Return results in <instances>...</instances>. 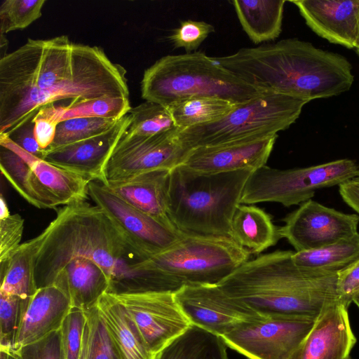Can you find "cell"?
<instances>
[{
  "instance_id": "603a6c76",
  "label": "cell",
  "mask_w": 359,
  "mask_h": 359,
  "mask_svg": "<svg viewBox=\"0 0 359 359\" xmlns=\"http://www.w3.org/2000/svg\"><path fill=\"white\" fill-rule=\"evenodd\" d=\"M53 284L67 294L72 307L86 311L95 306L100 298L108 292L110 280L99 264L79 257L69 262Z\"/></svg>"
},
{
  "instance_id": "836d02e7",
  "label": "cell",
  "mask_w": 359,
  "mask_h": 359,
  "mask_svg": "<svg viewBox=\"0 0 359 359\" xmlns=\"http://www.w3.org/2000/svg\"><path fill=\"white\" fill-rule=\"evenodd\" d=\"M131 109L127 97L104 96L66 104L61 121L78 117L119 120Z\"/></svg>"
},
{
  "instance_id": "5b68a950",
  "label": "cell",
  "mask_w": 359,
  "mask_h": 359,
  "mask_svg": "<svg viewBox=\"0 0 359 359\" xmlns=\"http://www.w3.org/2000/svg\"><path fill=\"white\" fill-rule=\"evenodd\" d=\"M254 170L200 173L175 167L168 191L171 223L184 234L229 237L233 216Z\"/></svg>"
},
{
  "instance_id": "f1b7e54d",
  "label": "cell",
  "mask_w": 359,
  "mask_h": 359,
  "mask_svg": "<svg viewBox=\"0 0 359 359\" xmlns=\"http://www.w3.org/2000/svg\"><path fill=\"white\" fill-rule=\"evenodd\" d=\"M153 359H228L222 339L191 325L154 355Z\"/></svg>"
},
{
  "instance_id": "9a60e30c",
  "label": "cell",
  "mask_w": 359,
  "mask_h": 359,
  "mask_svg": "<svg viewBox=\"0 0 359 359\" xmlns=\"http://www.w3.org/2000/svg\"><path fill=\"white\" fill-rule=\"evenodd\" d=\"M114 295L124 306L154 355L191 325L180 309L173 292Z\"/></svg>"
},
{
  "instance_id": "30bf717a",
  "label": "cell",
  "mask_w": 359,
  "mask_h": 359,
  "mask_svg": "<svg viewBox=\"0 0 359 359\" xmlns=\"http://www.w3.org/2000/svg\"><path fill=\"white\" fill-rule=\"evenodd\" d=\"M317 316H264L240 323L220 337L248 359H290L313 327Z\"/></svg>"
},
{
  "instance_id": "8992f818",
  "label": "cell",
  "mask_w": 359,
  "mask_h": 359,
  "mask_svg": "<svg viewBox=\"0 0 359 359\" xmlns=\"http://www.w3.org/2000/svg\"><path fill=\"white\" fill-rule=\"evenodd\" d=\"M264 91L246 83L213 57L200 51L161 57L144 71L141 81L142 97L165 107L201 96L220 97L238 104Z\"/></svg>"
},
{
  "instance_id": "ee69618b",
  "label": "cell",
  "mask_w": 359,
  "mask_h": 359,
  "mask_svg": "<svg viewBox=\"0 0 359 359\" xmlns=\"http://www.w3.org/2000/svg\"><path fill=\"white\" fill-rule=\"evenodd\" d=\"M34 116L5 134L27 152L42 158L44 151L41 149L35 138Z\"/></svg>"
},
{
  "instance_id": "681fc988",
  "label": "cell",
  "mask_w": 359,
  "mask_h": 359,
  "mask_svg": "<svg viewBox=\"0 0 359 359\" xmlns=\"http://www.w3.org/2000/svg\"><path fill=\"white\" fill-rule=\"evenodd\" d=\"M353 302L359 308V293H358L353 299Z\"/></svg>"
},
{
  "instance_id": "83f0119b",
  "label": "cell",
  "mask_w": 359,
  "mask_h": 359,
  "mask_svg": "<svg viewBox=\"0 0 359 359\" xmlns=\"http://www.w3.org/2000/svg\"><path fill=\"white\" fill-rule=\"evenodd\" d=\"M0 168L9 183L29 203L40 209H55L60 203L40 182L29 165L10 149L1 146Z\"/></svg>"
},
{
  "instance_id": "1f68e13d",
  "label": "cell",
  "mask_w": 359,
  "mask_h": 359,
  "mask_svg": "<svg viewBox=\"0 0 359 359\" xmlns=\"http://www.w3.org/2000/svg\"><path fill=\"white\" fill-rule=\"evenodd\" d=\"M129 113L131 121L126 133L130 135L152 136L178 129L168 108L156 102L145 101Z\"/></svg>"
},
{
  "instance_id": "7c38bea8",
  "label": "cell",
  "mask_w": 359,
  "mask_h": 359,
  "mask_svg": "<svg viewBox=\"0 0 359 359\" xmlns=\"http://www.w3.org/2000/svg\"><path fill=\"white\" fill-rule=\"evenodd\" d=\"M180 130L152 136L130 135L125 132L104 166L103 184L156 170H172L180 165L190 151L182 141Z\"/></svg>"
},
{
  "instance_id": "8d00e7d4",
  "label": "cell",
  "mask_w": 359,
  "mask_h": 359,
  "mask_svg": "<svg viewBox=\"0 0 359 359\" xmlns=\"http://www.w3.org/2000/svg\"><path fill=\"white\" fill-rule=\"evenodd\" d=\"M87 316L84 311L72 307L61 328L64 359H80Z\"/></svg>"
},
{
  "instance_id": "5bb4252c",
  "label": "cell",
  "mask_w": 359,
  "mask_h": 359,
  "mask_svg": "<svg viewBox=\"0 0 359 359\" xmlns=\"http://www.w3.org/2000/svg\"><path fill=\"white\" fill-rule=\"evenodd\" d=\"M175 297L191 325L219 337L241 323L264 316L227 295L218 285H184Z\"/></svg>"
},
{
  "instance_id": "f907efd6",
  "label": "cell",
  "mask_w": 359,
  "mask_h": 359,
  "mask_svg": "<svg viewBox=\"0 0 359 359\" xmlns=\"http://www.w3.org/2000/svg\"><path fill=\"white\" fill-rule=\"evenodd\" d=\"M354 48L355 49L356 53L359 55V32H358V36L357 41H356L355 46Z\"/></svg>"
},
{
  "instance_id": "4316f807",
  "label": "cell",
  "mask_w": 359,
  "mask_h": 359,
  "mask_svg": "<svg viewBox=\"0 0 359 359\" xmlns=\"http://www.w3.org/2000/svg\"><path fill=\"white\" fill-rule=\"evenodd\" d=\"M42 241L41 233L22 243L13 256L0 264V292L32 298L38 290L35 262Z\"/></svg>"
},
{
  "instance_id": "3957f363",
  "label": "cell",
  "mask_w": 359,
  "mask_h": 359,
  "mask_svg": "<svg viewBox=\"0 0 359 359\" xmlns=\"http://www.w3.org/2000/svg\"><path fill=\"white\" fill-rule=\"evenodd\" d=\"M238 68L241 78L253 87L308 102L338 95L354 81L346 57L297 39L245 48Z\"/></svg>"
},
{
  "instance_id": "277c9868",
  "label": "cell",
  "mask_w": 359,
  "mask_h": 359,
  "mask_svg": "<svg viewBox=\"0 0 359 359\" xmlns=\"http://www.w3.org/2000/svg\"><path fill=\"white\" fill-rule=\"evenodd\" d=\"M41 233L35 262L38 289L52 285L59 272L76 258L99 264L110 285L125 276L130 264L141 261L104 212L86 201L64 205Z\"/></svg>"
},
{
  "instance_id": "bcb514c9",
  "label": "cell",
  "mask_w": 359,
  "mask_h": 359,
  "mask_svg": "<svg viewBox=\"0 0 359 359\" xmlns=\"http://www.w3.org/2000/svg\"><path fill=\"white\" fill-rule=\"evenodd\" d=\"M89 333V325L87 321L83 332V345L80 359H88Z\"/></svg>"
},
{
  "instance_id": "60d3db41",
  "label": "cell",
  "mask_w": 359,
  "mask_h": 359,
  "mask_svg": "<svg viewBox=\"0 0 359 359\" xmlns=\"http://www.w3.org/2000/svg\"><path fill=\"white\" fill-rule=\"evenodd\" d=\"M11 351L18 359H64L60 329Z\"/></svg>"
},
{
  "instance_id": "74e56055",
  "label": "cell",
  "mask_w": 359,
  "mask_h": 359,
  "mask_svg": "<svg viewBox=\"0 0 359 359\" xmlns=\"http://www.w3.org/2000/svg\"><path fill=\"white\" fill-rule=\"evenodd\" d=\"M85 313L90 330L88 359H118L111 344L97 305Z\"/></svg>"
},
{
  "instance_id": "d4e9b609",
  "label": "cell",
  "mask_w": 359,
  "mask_h": 359,
  "mask_svg": "<svg viewBox=\"0 0 359 359\" xmlns=\"http://www.w3.org/2000/svg\"><path fill=\"white\" fill-rule=\"evenodd\" d=\"M229 237L250 254L258 255L280 238L271 216L254 205L241 204L231 223Z\"/></svg>"
},
{
  "instance_id": "484cf974",
  "label": "cell",
  "mask_w": 359,
  "mask_h": 359,
  "mask_svg": "<svg viewBox=\"0 0 359 359\" xmlns=\"http://www.w3.org/2000/svg\"><path fill=\"white\" fill-rule=\"evenodd\" d=\"M284 0H234L239 22L255 44L274 40L281 32Z\"/></svg>"
},
{
  "instance_id": "b9f144b4",
  "label": "cell",
  "mask_w": 359,
  "mask_h": 359,
  "mask_svg": "<svg viewBox=\"0 0 359 359\" xmlns=\"http://www.w3.org/2000/svg\"><path fill=\"white\" fill-rule=\"evenodd\" d=\"M24 223L19 214L0 219V264L8 261L20 246Z\"/></svg>"
},
{
  "instance_id": "f546056e",
  "label": "cell",
  "mask_w": 359,
  "mask_h": 359,
  "mask_svg": "<svg viewBox=\"0 0 359 359\" xmlns=\"http://www.w3.org/2000/svg\"><path fill=\"white\" fill-rule=\"evenodd\" d=\"M292 259L302 268L338 273L359 259V233L320 248L294 252Z\"/></svg>"
},
{
  "instance_id": "d6986e66",
  "label": "cell",
  "mask_w": 359,
  "mask_h": 359,
  "mask_svg": "<svg viewBox=\"0 0 359 359\" xmlns=\"http://www.w3.org/2000/svg\"><path fill=\"white\" fill-rule=\"evenodd\" d=\"M306 25L330 43L354 48L359 32V0H296Z\"/></svg>"
},
{
  "instance_id": "9c48e42d",
  "label": "cell",
  "mask_w": 359,
  "mask_h": 359,
  "mask_svg": "<svg viewBox=\"0 0 359 359\" xmlns=\"http://www.w3.org/2000/svg\"><path fill=\"white\" fill-rule=\"evenodd\" d=\"M359 166L343 158L306 168L280 170L264 165L255 170L244 187L241 204L278 203L285 207L312 199L316 191L355 178Z\"/></svg>"
},
{
  "instance_id": "ac0fdd59",
  "label": "cell",
  "mask_w": 359,
  "mask_h": 359,
  "mask_svg": "<svg viewBox=\"0 0 359 359\" xmlns=\"http://www.w3.org/2000/svg\"><path fill=\"white\" fill-rule=\"evenodd\" d=\"M278 137L191 149L179 165L196 172L219 173L266 165Z\"/></svg>"
},
{
  "instance_id": "4fadbf2b",
  "label": "cell",
  "mask_w": 359,
  "mask_h": 359,
  "mask_svg": "<svg viewBox=\"0 0 359 359\" xmlns=\"http://www.w3.org/2000/svg\"><path fill=\"white\" fill-rule=\"evenodd\" d=\"M278 228L295 252L315 250L357 233L359 215L347 214L312 199L305 201L284 219Z\"/></svg>"
},
{
  "instance_id": "f35d334b",
  "label": "cell",
  "mask_w": 359,
  "mask_h": 359,
  "mask_svg": "<svg viewBox=\"0 0 359 359\" xmlns=\"http://www.w3.org/2000/svg\"><path fill=\"white\" fill-rule=\"evenodd\" d=\"M215 32L214 27L204 21L184 20L168 36L175 48H183L187 53L195 52L206 38Z\"/></svg>"
},
{
  "instance_id": "44dd1931",
  "label": "cell",
  "mask_w": 359,
  "mask_h": 359,
  "mask_svg": "<svg viewBox=\"0 0 359 359\" xmlns=\"http://www.w3.org/2000/svg\"><path fill=\"white\" fill-rule=\"evenodd\" d=\"M170 171L156 170L105 185L132 206L174 226L168 215Z\"/></svg>"
},
{
  "instance_id": "d590c367",
  "label": "cell",
  "mask_w": 359,
  "mask_h": 359,
  "mask_svg": "<svg viewBox=\"0 0 359 359\" xmlns=\"http://www.w3.org/2000/svg\"><path fill=\"white\" fill-rule=\"evenodd\" d=\"M44 0H6L0 7V33L23 29L41 16Z\"/></svg>"
},
{
  "instance_id": "d6a6232c",
  "label": "cell",
  "mask_w": 359,
  "mask_h": 359,
  "mask_svg": "<svg viewBox=\"0 0 359 359\" xmlns=\"http://www.w3.org/2000/svg\"><path fill=\"white\" fill-rule=\"evenodd\" d=\"M118 121L88 117L64 120L57 125L54 140L46 151L101 135L112 128Z\"/></svg>"
},
{
  "instance_id": "4dcf8cb0",
  "label": "cell",
  "mask_w": 359,
  "mask_h": 359,
  "mask_svg": "<svg viewBox=\"0 0 359 359\" xmlns=\"http://www.w3.org/2000/svg\"><path fill=\"white\" fill-rule=\"evenodd\" d=\"M236 105L220 97L201 96L180 100L166 107L176 126L184 130L217 121L228 115Z\"/></svg>"
},
{
  "instance_id": "52a82bcc",
  "label": "cell",
  "mask_w": 359,
  "mask_h": 359,
  "mask_svg": "<svg viewBox=\"0 0 359 359\" xmlns=\"http://www.w3.org/2000/svg\"><path fill=\"white\" fill-rule=\"evenodd\" d=\"M309 102L288 95L265 90L236 107L214 123L180 130L183 144L191 149L252 142L277 135L299 118Z\"/></svg>"
},
{
  "instance_id": "ffe728a7",
  "label": "cell",
  "mask_w": 359,
  "mask_h": 359,
  "mask_svg": "<svg viewBox=\"0 0 359 359\" xmlns=\"http://www.w3.org/2000/svg\"><path fill=\"white\" fill-rule=\"evenodd\" d=\"M72 308L67 294L53 284L39 288L32 297L13 350L59 330Z\"/></svg>"
},
{
  "instance_id": "ba28073f",
  "label": "cell",
  "mask_w": 359,
  "mask_h": 359,
  "mask_svg": "<svg viewBox=\"0 0 359 359\" xmlns=\"http://www.w3.org/2000/svg\"><path fill=\"white\" fill-rule=\"evenodd\" d=\"M250 255L230 237L183 233L174 245L142 262L184 285H218Z\"/></svg>"
},
{
  "instance_id": "7a4b0ae2",
  "label": "cell",
  "mask_w": 359,
  "mask_h": 359,
  "mask_svg": "<svg viewBox=\"0 0 359 359\" xmlns=\"http://www.w3.org/2000/svg\"><path fill=\"white\" fill-rule=\"evenodd\" d=\"M293 253L276 250L260 255L218 285L263 316H318L326 305L339 301L338 273L299 267L292 261Z\"/></svg>"
},
{
  "instance_id": "ab89813d",
  "label": "cell",
  "mask_w": 359,
  "mask_h": 359,
  "mask_svg": "<svg viewBox=\"0 0 359 359\" xmlns=\"http://www.w3.org/2000/svg\"><path fill=\"white\" fill-rule=\"evenodd\" d=\"M66 105L52 103L42 107L33 118L34 135L41 149L46 151L53 143L57 126L62 121Z\"/></svg>"
},
{
  "instance_id": "7dc6e473",
  "label": "cell",
  "mask_w": 359,
  "mask_h": 359,
  "mask_svg": "<svg viewBox=\"0 0 359 359\" xmlns=\"http://www.w3.org/2000/svg\"><path fill=\"white\" fill-rule=\"evenodd\" d=\"M10 212L7 205V203L2 194L0 196V219L9 216Z\"/></svg>"
},
{
  "instance_id": "7bdbcfd3",
  "label": "cell",
  "mask_w": 359,
  "mask_h": 359,
  "mask_svg": "<svg viewBox=\"0 0 359 359\" xmlns=\"http://www.w3.org/2000/svg\"><path fill=\"white\" fill-rule=\"evenodd\" d=\"M337 293L339 301L348 308L353 297L359 293V259L338 272Z\"/></svg>"
},
{
  "instance_id": "f5cc1de1",
  "label": "cell",
  "mask_w": 359,
  "mask_h": 359,
  "mask_svg": "<svg viewBox=\"0 0 359 359\" xmlns=\"http://www.w3.org/2000/svg\"><path fill=\"white\" fill-rule=\"evenodd\" d=\"M9 359H18L14 353L11 351H9Z\"/></svg>"
},
{
  "instance_id": "cb8c5ba5",
  "label": "cell",
  "mask_w": 359,
  "mask_h": 359,
  "mask_svg": "<svg viewBox=\"0 0 359 359\" xmlns=\"http://www.w3.org/2000/svg\"><path fill=\"white\" fill-rule=\"evenodd\" d=\"M10 149L29 165L40 182L57 198L60 205L86 201L90 180L53 165L16 144H12Z\"/></svg>"
},
{
  "instance_id": "e575fe53",
  "label": "cell",
  "mask_w": 359,
  "mask_h": 359,
  "mask_svg": "<svg viewBox=\"0 0 359 359\" xmlns=\"http://www.w3.org/2000/svg\"><path fill=\"white\" fill-rule=\"evenodd\" d=\"M31 299L0 292V348H14Z\"/></svg>"
},
{
  "instance_id": "db71d44e",
  "label": "cell",
  "mask_w": 359,
  "mask_h": 359,
  "mask_svg": "<svg viewBox=\"0 0 359 359\" xmlns=\"http://www.w3.org/2000/svg\"><path fill=\"white\" fill-rule=\"evenodd\" d=\"M348 359H353V358H351L350 357V358H348Z\"/></svg>"
},
{
  "instance_id": "7402d4cb",
  "label": "cell",
  "mask_w": 359,
  "mask_h": 359,
  "mask_svg": "<svg viewBox=\"0 0 359 359\" xmlns=\"http://www.w3.org/2000/svg\"><path fill=\"white\" fill-rule=\"evenodd\" d=\"M97 307L118 359L154 358L135 323L114 294L104 293Z\"/></svg>"
},
{
  "instance_id": "2e32d148",
  "label": "cell",
  "mask_w": 359,
  "mask_h": 359,
  "mask_svg": "<svg viewBox=\"0 0 359 359\" xmlns=\"http://www.w3.org/2000/svg\"><path fill=\"white\" fill-rule=\"evenodd\" d=\"M348 307L336 301L326 305L290 359H348L357 339Z\"/></svg>"
},
{
  "instance_id": "f6af8a7d",
  "label": "cell",
  "mask_w": 359,
  "mask_h": 359,
  "mask_svg": "<svg viewBox=\"0 0 359 359\" xmlns=\"http://www.w3.org/2000/svg\"><path fill=\"white\" fill-rule=\"evenodd\" d=\"M342 200L359 215V185L348 181L339 185Z\"/></svg>"
},
{
  "instance_id": "c3c4849f",
  "label": "cell",
  "mask_w": 359,
  "mask_h": 359,
  "mask_svg": "<svg viewBox=\"0 0 359 359\" xmlns=\"http://www.w3.org/2000/svg\"><path fill=\"white\" fill-rule=\"evenodd\" d=\"M8 349L0 348V359H9Z\"/></svg>"
},
{
  "instance_id": "6da1fadb",
  "label": "cell",
  "mask_w": 359,
  "mask_h": 359,
  "mask_svg": "<svg viewBox=\"0 0 359 359\" xmlns=\"http://www.w3.org/2000/svg\"><path fill=\"white\" fill-rule=\"evenodd\" d=\"M126 73L98 46L74 43L65 35L28 39L0 60V133L61 100L128 97Z\"/></svg>"
},
{
  "instance_id": "8fae6325",
  "label": "cell",
  "mask_w": 359,
  "mask_h": 359,
  "mask_svg": "<svg viewBox=\"0 0 359 359\" xmlns=\"http://www.w3.org/2000/svg\"><path fill=\"white\" fill-rule=\"evenodd\" d=\"M88 194L141 261L168 250L183 236L174 226L132 206L102 182L90 181Z\"/></svg>"
},
{
  "instance_id": "e0dca14e",
  "label": "cell",
  "mask_w": 359,
  "mask_h": 359,
  "mask_svg": "<svg viewBox=\"0 0 359 359\" xmlns=\"http://www.w3.org/2000/svg\"><path fill=\"white\" fill-rule=\"evenodd\" d=\"M130 121L131 115L128 113L108 131L93 137L44 151L42 159L90 181L103 183L104 166Z\"/></svg>"
},
{
  "instance_id": "816d5d0a",
  "label": "cell",
  "mask_w": 359,
  "mask_h": 359,
  "mask_svg": "<svg viewBox=\"0 0 359 359\" xmlns=\"http://www.w3.org/2000/svg\"><path fill=\"white\" fill-rule=\"evenodd\" d=\"M351 181L359 185V173L355 178L352 179Z\"/></svg>"
}]
</instances>
